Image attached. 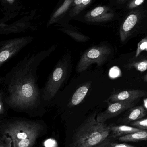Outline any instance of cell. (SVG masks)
I'll list each match as a JSON object with an SVG mask.
<instances>
[{
  "label": "cell",
  "instance_id": "obj_14",
  "mask_svg": "<svg viewBox=\"0 0 147 147\" xmlns=\"http://www.w3.org/2000/svg\"><path fill=\"white\" fill-rule=\"evenodd\" d=\"M111 134L110 137L116 138L123 135L135 133L141 130V129L135 127H130L127 125H110Z\"/></svg>",
  "mask_w": 147,
  "mask_h": 147
},
{
  "label": "cell",
  "instance_id": "obj_13",
  "mask_svg": "<svg viewBox=\"0 0 147 147\" xmlns=\"http://www.w3.org/2000/svg\"><path fill=\"white\" fill-rule=\"evenodd\" d=\"M90 86L91 83L89 82L79 87L74 94L68 106L71 108L80 104L85 97Z\"/></svg>",
  "mask_w": 147,
  "mask_h": 147
},
{
  "label": "cell",
  "instance_id": "obj_23",
  "mask_svg": "<svg viewBox=\"0 0 147 147\" xmlns=\"http://www.w3.org/2000/svg\"><path fill=\"white\" fill-rule=\"evenodd\" d=\"M132 127L139 128L142 129H147V117L130 123Z\"/></svg>",
  "mask_w": 147,
  "mask_h": 147
},
{
  "label": "cell",
  "instance_id": "obj_17",
  "mask_svg": "<svg viewBox=\"0 0 147 147\" xmlns=\"http://www.w3.org/2000/svg\"><path fill=\"white\" fill-rule=\"evenodd\" d=\"M120 141L125 142H137L147 140V130L142 129L140 131L121 136L118 138Z\"/></svg>",
  "mask_w": 147,
  "mask_h": 147
},
{
  "label": "cell",
  "instance_id": "obj_10",
  "mask_svg": "<svg viewBox=\"0 0 147 147\" xmlns=\"http://www.w3.org/2000/svg\"><path fill=\"white\" fill-rule=\"evenodd\" d=\"M0 6L3 17L10 20L24 10V6L20 0H0Z\"/></svg>",
  "mask_w": 147,
  "mask_h": 147
},
{
  "label": "cell",
  "instance_id": "obj_5",
  "mask_svg": "<svg viewBox=\"0 0 147 147\" xmlns=\"http://www.w3.org/2000/svg\"><path fill=\"white\" fill-rule=\"evenodd\" d=\"M111 48L103 43L87 49L80 58L76 71L80 73L86 70L90 66L96 64L98 67L103 65L111 54Z\"/></svg>",
  "mask_w": 147,
  "mask_h": 147
},
{
  "label": "cell",
  "instance_id": "obj_25",
  "mask_svg": "<svg viewBox=\"0 0 147 147\" xmlns=\"http://www.w3.org/2000/svg\"><path fill=\"white\" fill-rule=\"evenodd\" d=\"M119 73H120V70L117 67L113 68L111 71V76L114 77H117L119 75Z\"/></svg>",
  "mask_w": 147,
  "mask_h": 147
},
{
  "label": "cell",
  "instance_id": "obj_27",
  "mask_svg": "<svg viewBox=\"0 0 147 147\" xmlns=\"http://www.w3.org/2000/svg\"><path fill=\"white\" fill-rule=\"evenodd\" d=\"M144 105H145V107L147 108V98L144 100Z\"/></svg>",
  "mask_w": 147,
  "mask_h": 147
},
{
  "label": "cell",
  "instance_id": "obj_18",
  "mask_svg": "<svg viewBox=\"0 0 147 147\" xmlns=\"http://www.w3.org/2000/svg\"><path fill=\"white\" fill-rule=\"evenodd\" d=\"M92 1V0H74L69 11L71 18L78 15L82 12L90 4Z\"/></svg>",
  "mask_w": 147,
  "mask_h": 147
},
{
  "label": "cell",
  "instance_id": "obj_29",
  "mask_svg": "<svg viewBox=\"0 0 147 147\" xmlns=\"http://www.w3.org/2000/svg\"><path fill=\"white\" fill-rule=\"evenodd\" d=\"M4 117H0V122L2 121V119H3Z\"/></svg>",
  "mask_w": 147,
  "mask_h": 147
},
{
  "label": "cell",
  "instance_id": "obj_16",
  "mask_svg": "<svg viewBox=\"0 0 147 147\" xmlns=\"http://www.w3.org/2000/svg\"><path fill=\"white\" fill-rule=\"evenodd\" d=\"M59 30L70 36L75 41L78 42H85L90 39V37L84 35L78 31L76 28L69 26L59 25Z\"/></svg>",
  "mask_w": 147,
  "mask_h": 147
},
{
  "label": "cell",
  "instance_id": "obj_21",
  "mask_svg": "<svg viewBox=\"0 0 147 147\" xmlns=\"http://www.w3.org/2000/svg\"><path fill=\"white\" fill-rule=\"evenodd\" d=\"M129 67L134 68L140 72H144L147 70V59L133 62L129 65Z\"/></svg>",
  "mask_w": 147,
  "mask_h": 147
},
{
  "label": "cell",
  "instance_id": "obj_4",
  "mask_svg": "<svg viewBox=\"0 0 147 147\" xmlns=\"http://www.w3.org/2000/svg\"><path fill=\"white\" fill-rule=\"evenodd\" d=\"M71 52L68 51L59 60L46 83L43 91V99L49 101L58 92L71 69Z\"/></svg>",
  "mask_w": 147,
  "mask_h": 147
},
{
  "label": "cell",
  "instance_id": "obj_8",
  "mask_svg": "<svg viewBox=\"0 0 147 147\" xmlns=\"http://www.w3.org/2000/svg\"><path fill=\"white\" fill-rule=\"evenodd\" d=\"M135 103V101H119L110 103L105 110L97 114V121L105 123L108 120L115 117L125 110L133 108Z\"/></svg>",
  "mask_w": 147,
  "mask_h": 147
},
{
  "label": "cell",
  "instance_id": "obj_20",
  "mask_svg": "<svg viewBox=\"0 0 147 147\" xmlns=\"http://www.w3.org/2000/svg\"><path fill=\"white\" fill-rule=\"evenodd\" d=\"M135 146L127 144L114 142L111 141L110 136L108 139L101 142L97 147H135Z\"/></svg>",
  "mask_w": 147,
  "mask_h": 147
},
{
  "label": "cell",
  "instance_id": "obj_24",
  "mask_svg": "<svg viewBox=\"0 0 147 147\" xmlns=\"http://www.w3.org/2000/svg\"><path fill=\"white\" fill-rule=\"evenodd\" d=\"M12 140L6 135H0V147H12Z\"/></svg>",
  "mask_w": 147,
  "mask_h": 147
},
{
  "label": "cell",
  "instance_id": "obj_11",
  "mask_svg": "<svg viewBox=\"0 0 147 147\" xmlns=\"http://www.w3.org/2000/svg\"><path fill=\"white\" fill-rule=\"evenodd\" d=\"M146 94V91L141 90L123 91L111 95L107 101L110 103L119 101H136Z\"/></svg>",
  "mask_w": 147,
  "mask_h": 147
},
{
  "label": "cell",
  "instance_id": "obj_9",
  "mask_svg": "<svg viewBox=\"0 0 147 147\" xmlns=\"http://www.w3.org/2000/svg\"><path fill=\"white\" fill-rule=\"evenodd\" d=\"M113 14L109 7L100 6L87 12L84 19L88 22L100 23L109 21L113 18Z\"/></svg>",
  "mask_w": 147,
  "mask_h": 147
},
{
  "label": "cell",
  "instance_id": "obj_6",
  "mask_svg": "<svg viewBox=\"0 0 147 147\" xmlns=\"http://www.w3.org/2000/svg\"><path fill=\"white\" fill-rule=\"evenodd\" d=\"M33 37L22 36L0 41V67L31 43Z\"/></svg>",
  "mask_w": 147,
  "mask_h": 147
},
{
  "label": "cell",
  "instance_id": "obj_2",
  "mask_svg": "<svg viewBox=\"0 0 147 147\" xmlns=\"http://www.w3.org/2000/svg\"><path fill=\"white\" fill-rule=\"evenodd\" d=\"M38 121L23 117H4L0 122V135L11 138L13 147H32L44 131Z\"/></svg>",
  "mask_w": 147,
  "mask_h": 147
},
{
  "label": "cell",
  "instance_id": "obj_19",
  "mask_svg": "<svg viewBox=\"0 0 147 147\" xmlns=\"http://www.w3.org/2000/svg\"><path fill=\"white\" fill-rule=\"evenodd\" d=\"M137 17L136 15L131 14L126 19L122 27V34L132 29L136 23Z\"/></svg>",
  "mask_w": 147,
  "mask_h": 147
},
{
  "label": "cell",
  "instance_id": "obj_15",
  "mask_svg": "<svg viewBox=\"0 0 147 147\" xmlns=\"http://www.w3.org/2000/svg\"><path fill=\"white\" fill-rule=\"evenodd\" d=\"M146 113L144 107L138 106L132 108L130 110L126 116L122 120V123L128 124L132 122L135 121L142 119L146 116Z\"/></svg>",
  "mask_w": 147,
  "mask_h": 147
},
{
  "label": "cell",
  "instance_id": "obj_1",
  "mask_svg": "<svg viewBox=\"0 0 147 147\" xmlns=\"http://www.w3.org/2000/svg\"><path fill=\"white\" fill-rule=\"evenodd\" d=\"M57 47L54 45L39 52L29 54L0 77V87L4 90V103L8 110L26 113L30 116L38 114L40 92L37 70L41 62Z\"/></svg>",
  "mask_w": 147,
  "mask_h": 147
},
{
  "label": "cell",
  "instance_id": "obj_26",
  "mask_svg": "<svg viewBox=\"0 0 147 147\" xmlns=\"http://www.w3.org/2000/svg\"><path fill=\"white\" fill-rule=\"evenodd\" d=\"M144 0H136L135 3L136 5H140L143 2Z\"/></svg>",
  "mask_w": 147,
  "mask_h": 147
},
{
  "label": "cell",
  "instance_id": "obj_7",
  "mask_svg": "<svg viewBox=\"0 0 147 147\" xmlns=\"http://www.w3.org/2000/svg\"><path fill=\"white\" fill-rule=\"evenodd\" d=\"M34 15V14L33 13L30 15H27L10 24L7 23L10 20L9 19L4 17L0 19V35L18 33L28 30L31 28L30 21L33 19Z\"/></svg>",
  "mask_w": 147,
  "mask_h": 147
},
{
  "label": "cell",
  "instance_id": "obj_3",
  "mask_svg": "<svg viewBox=\"0 0 147 147\" xmlns=\"http://www.w3.org/2000/svg\"><path fill=\"white\" fill-rule=\"evenodd\" d=\"M97 112L94 111L77 129L70 146L97 147L111 134V126L96 120Z\"/></svg>",
  "mask_w": 147,
  "mask_h": 147
},
{
  "label": "cell",
  "instance_id": "obj_28",
  "mask_svg": "<svg viewBox=\"0 0 147 147\" xmlns=\"http://www.w3.org/2000/svg\"><path fill=\"white\" fill-rule=\"evenodd\" d=\"M144 81H145V82H147V73L146 75L144 77Z\"/></svg>",
  "mask_w": 147,
  "mask_h": 147
},
{
  "label": "cell",
  "instance_id": "obj_22",
  "mask_svg": "<svg viewBox=\"0 0 147 147\" xmlns=\"http://www.w3.org/2000/svg\"><path fill=\"white\" fill-rule=\"evenodd\" d=\"M5 93L2 88L0 87V117H6L7 115L8 110L4 103Z\"/></svg>",
  "mask_w": 147,
  "mask_h": 147
},
{
  "label": "cell",
  "instance_id": "obj_30",
  "mask_svg": "<svg viewBox=\"0 0 147 147\" xmlns=\"http://www.w3.org/2000/svg\"><path fill=\"white\" fill-rule=\"evenodd\" d=\"M146 50H147V48H146Z\"/></svg>",
  "mask_w": 147,
  "mask_h": 147
},
{
  "label": "cell",
  "instance_id": "obj_12",
  "mask_svg": "<svg viewBox=\"0 0 147 147\" xmlns=\"http://www.w3.org/2000/svg\"><path fill=\"white\" fill-rule=\"evenodd\" d=\"M74 0H65L64 2L51 15L47 24V27L58 22L69 11Z\"/></svg>",
  "mask_w": 147,
  "mask_h": 147
}]
</instances>
